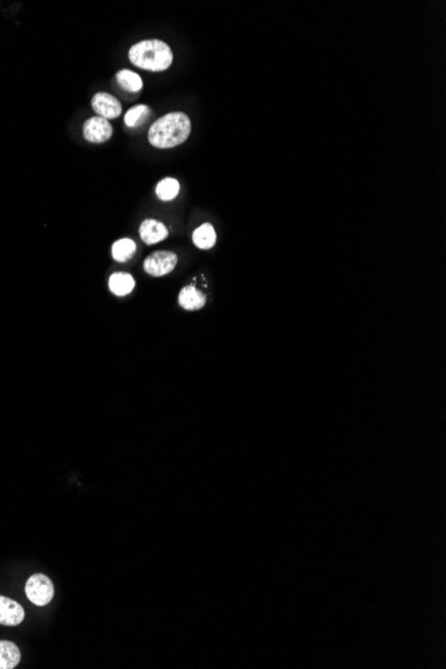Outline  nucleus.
<instances>
[{"label":"nucleus","mask_w":446,"mask_h":669,"mask_svg":"<svg viewBox=\"0 0 446 669\" xmlns=\"http://www.w3.org/2000/svg\"><path fill=\"white\" fill-rule=\"evenodd\" d=\"M137 252V245L132 240L123 238L112 245V258L118 262H126Z\"/></svg>","instance_id":"nucleus-13"},{"label":"nucleus","mask_w":446,"mask_h":669,"mask_svg":"<svg viewBox=\"0 0 446 669\" xmlns=\"http://www.w3.org/2000/svg\"><path fill=\"white\" fill-rule=\"evenodd\" d=\"M109 287L115 296H124L130 294L135 287V281L127 273H114L110 277Z\"/></svg>","instance_id":"nucleus-11"},{"label":"nucleus","mask_w":446,"mask_h":669,"mask_svg":"<svg viewBox=\"0 0 446 669\" xmlns=\"http://www.w3.org/2000/svg\"><path fill=\"white\" fill-rule=\"evenodd\" d=\"M21 651L11 641L0 640V669L15 668L21 663Z\"/></svg>","instance_id":"nucleus-10"},{"label":"nucleus","mask_w":446,"mask_h":669,"mask_svg":"<svg viewBox=\"0 0 446 669\" xmlns=\"http://www.w3.org/2000/svg\"><path fill=\"white\" fill-rule=\"evenodd\" d=\"M139 234H141L142 241L146 245H155L167 238L169 230L159 220H146L142 222Z\"/></svg>","instance_id":"nucleus-8"},{"label":"nucleus","mask_w":446,"mask_h":669,"mask_svg":"<svg viewBox=\"0 0 446 669\" xmlns=\"http://www.w3.org/2000/svg\"><path fill=\"white\" fill-rule=\"evenodd\" d=\"M152 114V110L150 107H147L146 105H139V106H135L132 107L130 110L126 112L124 115V123L127 127L130 129H137L142 126L144 122L149 119Z\"/></svg>","instance_id":"nucleus-14"},{"label":"nucleus","mask_w":446,"mask_h":669,"mask_svg":"<svg viewBox=\"0 0 446 669\" xmlns=\"http://www.w3.org/2000/svg\"><path fill=\"white\" fill-rule=\"evenodd\" d=\"M26 596L31 603L44 606L54 599V584L43 573L33 574L26 582Z\"/></svg>","instance_id":"nucleus-3"},{"label":"nucleus","mask_w":446,"mask_h":669,"mask_svg":"<svg viewBox=\"0 0 446 669\" xmlns=\"http://www.w3.org/2000/svg\"><path fill=\"white\" fill-rule=\"evenodd\" d=\"M193 242L198 249H202V250H208L214 247L217 242V234L214 228L210 223L199 226L193 234Z\"/></svg>","instance_id":"nucleus-12"},{"label":"nucleus","mask_w":446,"mask_h":669,"mask_svg":"<svg viewBox=\"0 0 446 669\" xmlns=\"http://www.w3.org/2000/svg\"><path fill=\"white\" fill-rule=\"evenodd\" d=\"M191 132V121L184 112H170L154 122L149 141L156 149H173L186 142Z\"/></svg>","instance_id":"nucleus-1"},{"label":"nucleus","mask_w":446,"mask_h":669,"mask_svg":"<svg viewBox=\"0 0 446 669\" xmlns=\"http://www.w3.org/2000/svg\"><path fill=\"white\" fill-rule=\"evenodd\" d=\"M83 135L88 142H107L112 137V126L107 119H103L100 117H94L85 122Z\"/></svg>","instance_id":"nucleus-5"},{"label":"nucleus","mask_w":446,"mask_h":669,"mask_svg":"<svg viewBox=\"0 0 446 669\" xmlns=\"http://www.w3.org/2000/svg\"><path fill=\"white\" fill-rule=\"evenodd\" d=\"M117 82L120 87L130 92H138L143 87L142 77L130 70H122L117 74Z\"/></svg>","instance_id":"nucleus-15"},{"label":"nucleus","mask_w":446,"mask_h":669,"mask_svg":"<svg viewBox=\"0 0 446 669\" xmlns=\"http://www.w3.org/2000/svg\"><path fill=\"white\" fill-rule=\"evenodd\" d=\"M129 59L134 66L159 73L171 66L174 58L169 44L158 39H149L134 44L129 51Z\"/></svg>","instance_id":"nucleus-2"},{"label":"nucleus","mask_w":446,"mask_h":669,"mask_svg":"<svg viewBox=\"0 0 446 669\" xmlns=\"http://www.w3.org/2000/svg\"><path fill=\"white\" fill-rule=\"evenodd\" d=\"M179 182L174 178H164L156 186V196L161 200H171L179 194Z\"/></svg>","instance_id":"nucleus-16"},{"label":"nucleus","mask_w":446,"mask_h":669,"mask_svg":"<svg viewBox=\"0 0 446 669\" xmlns=\"http://www.w3.org/2000/svg\"><path fill=\"white\" fill-rule=\"evenodd\" d=\"M24 609L22 605L9 597L0 596V624L1 626H19L24 620Z\"/></svg>","instance_id":"nucleus-7"},{"label":"nucleus","mask_w":446,"mask_h":669,"mask_svg":"<svg viewBox=\"0 0 446 669\" xmlns=\"http://www.w3.org/2000/svg\"><path fill=\"white\" fill-rule=\"evenodd\" d=\"M178 262V257L173 252H155L150 254L143 264L144 272L153 277H164L171 273Z\"/></svg>","instance_id":"nucleus-4"},{"label":"nucleus","mask_w":446,"mask_h":669,"mask_svg":"<svg viewBox=\"0 0 446 669\" xmlns=\"http://www.w3.org/2000/svg\"><path fill=\"white\" fill-rule=\"evenodd\" d=\"M206 304V296L199 290H196L193 285L186 286L181 293H179V305L184 307L185 310H199L205 306Z\"/></svg>","instance_id":"nucleus-9"},{"label":"nucleus","mask_w":446,"mask_h":669,"mask_svg":"<svg viewBox=\"0 0 446 669\" xmlns=\"http://www.w3.org/2000/svg\"><path fill=\"white\" fill-rule=\"evenodd\" d=\"M92 109L98 114V117L103 119H115L122 112V105L120 100L107 92H98L94 95L91 100Z\"/></svg>","instance_id":"nucleus-6"}]
</instances>
